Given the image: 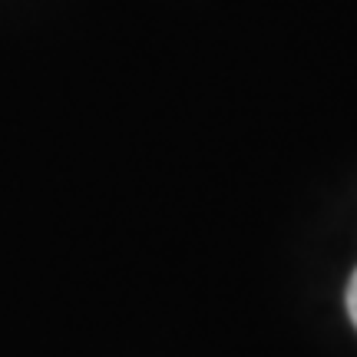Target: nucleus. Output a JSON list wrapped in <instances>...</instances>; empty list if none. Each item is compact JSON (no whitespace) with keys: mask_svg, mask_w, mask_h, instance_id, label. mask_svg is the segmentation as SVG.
Masks as SVG:
<instances>
[{"mask_svg":"<svg viewBox=\"0 0 357 357\" xmlns=\"http://www.w3.org/2000/svg\"><path fill=\"white\" fill-rule=\"evenodd\" d=\"M344 301H347V314H351V321H354V328H357V271L351 275V281H347Z\"/></svg>","mask_w":357,"mask_h":357,"instance_id":"f257e3e1","label":"nucleus"}]
</instances>
